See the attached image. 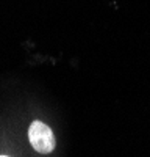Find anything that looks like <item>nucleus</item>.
I'll return each instance as SVG.
<instances>
[{
    "label": "nucleus",
    "instance_id": "nucleus-1",
    "mask_svg": "<svg viewBox=\"0 0 150 157\" xmlns=\"http://www.w3.org/2000/svg\"><path fill=\"white\" fill-rule=\"evenodd\" d=\"M28 141L38 154H50L56 148V138L50 126L41 120H33L27 130Z\"/></svg>",
    "mask_w": 150,
    "mask_h": 157
}]
</instances>
